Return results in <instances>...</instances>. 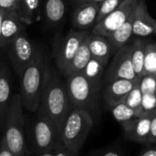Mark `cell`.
<instances>
[{
  "instance_id": "9",
  "label": "cell",
  "mask_w": 156,
  "mask_h": 156,
  "mask_svg": "<svg viewBox=\"0 0 156 156\" xmlns=\"http://www.w3.org/2000/svg\"><path fill=\"white\" fill-rule=\"evenodd\" d=\"M117 79L140 80L132 61V44L127 43L114 53L112 60L105 70L104 81L109 82Z\"/></svg>"
},
{
  "instance_id": "31",
  "label": "cell",
  "mask_w": 156,
  "mask_h": 156,
  "mask_svg": "<svg viewBox=\"0 0 156 156\" xmlns=\"http://www.w3.org/2000/svg\"><path fill=\"white\" fill-rule=\"evenodd\" d=\"M0 156H15L4 135L0 139Z\"/></svg>"
},
{
  "instance_id": "19",
  "label": "cell",
  "mask_w": 156,
  "mask_h": 156,
  "mask_svg": "<svg viewBox=\"0 0 156 156\" xmlns=\"http://www.w3.org/2000/svg\"><path fill=\"white\" fill-rule=\"evenodd\" d=\"M66 10L65 0H44L41 12L46 25L51 29L58 28L65 18Z\"/></svg>"
},
{
  "instance_id": "20",
  "label": "cell",
  "mask_w": 156,
  "mask_h": 156,
  "mask_svg": "<svg viewBox=\"0 0 156 156\" xmlns=\"http://www.w3.org/2000/svg\"><path fill=\"white\" fill-rule=\"evenodd\" d=\"M13 10L25 25H31L41 16L40 0H17Z\"/></svg>"
},
{
  "instance_id": "14",
  "label": "cell",
  "mask_w": 156,
  "mask_h": 156,
  "mask_svg": "<svg viewBox=\"0 0 156 156\" xmlns=\"http://www.w3.org/2000/svg\"><path fill=\"white\" fill-rule=\"evenodd\" d=\"M99 9V3L84 2L78 4L71 17L73 28L80 30H87L90 27L92 28L96 24Z\"/></svg>"
},
{
  "instance_id": "16",
  "label": "cell",
  "mask_w": 156,
  "mask_h": 156,
  "mask_svg": "<svg viewBox=\"0 0 156 156\" xmlns=\"http://www.w3.org/2000/svg\"><path fill=\"white\" fill-rule=\"evenodd\" d=\"M86 42L90 48L91 57L98 59L107 67L111 57L113 56V48L108 37L90 32L86 37Z\"/></svg>"
},
{
  "instance_id": "17",
  "label": "cell",
  "mask_w": 156,
  "mask_h": 156,
  "mask_svg": "<svg viewBox=\"0 0 156 156\" xmlns=\"http://www.w3.org/2000/svg\"><path fill=\"white\" fill-rule=\"evenodd\" d=\"M139 85L143 92L141 115H153L156 112V75H144Z\"/></svg>"
},
{
  "instance_id": "30",
  "label": "cell",
  "mask_w": 156,
  "mask_h": 156,
  "mask_svg": "<svg viewBox=\"0 0 156 156\" xmlns=\"http://www.w3.org/2000/svg\"><path fill=\"white\" fill-rule=\"evenodd\" d=\"M138 154L139 156H156V144L147 143L143 144V148Z\"/></svg>"
},
{
  "instance_id": "29",
  "label": "cell",
  "mask_w": 156,
  "mask_h": 156,
  "mask_svg": "<svg viewBox=\"0 0 156 156\" xmlns=\"http://www.w3.org/2000/svg\"><path fill=\"white\" fill-rule=\"evenodd\" d=\"M123 1L124 0H103L100 4V9H99L96 23L101 20L104 16H106L115 8H117Z\"/></svg>"
},
{
  "instance_id": "26",
  "label": "cell",
  "mask_w": 156,
  "mask_h": 156,
  "mask_svg": "<svg viewBox=\"0 0 156 156\" xmlns=\"http://www.w3.org/2000/svg\"><path fill=\"white\" fill-rule=\"evenodd\" d=\"M146 74L156 75V42L149 39L146 44L144 66V75Z\"/></svg>"
},
{
  "instance_id": "37",
  "label": "cell",
  "mask_w": 156,
  "mask_h": 156,
  "mask_svg": "<svg viewBox=\"0 0 156 156\" xmlns=\"http://www.w3.org/2000/svg\"><path fill=\"white\" fill-rule=\"evenodd\" d=\"M154 35L156 36V22H155V27H154Z\"/></svg>"
},
{
  "instance_id": "28",
  "label": "cell",
  "mask_w": 156,
  "mask_h": 156,
  "mask_svg": "<svg viewBox=\"0 0 156 156\" xmlns=\"http://www.w3.org/2000/svg\"><path fill=\"white\" fill-rule=\"evenodd\" d=\"M90 154L91 156H123L125 155V151L120 144H113L100 149H95Z\"/></svg>"
},
{
  "instance_id": "32",
  "label": "cell",
  "mask_w": 156,
  "mask_h": 156,
  "mask_svg": "<svg viewBox=\"0 0 156 156\" xmlns=\"http://www.w3.org/2000/svg\"><path fill=\"white\" fill-rule=\"evenodd\" d=\"M149 143L156 144V112L152 115L151 120V133H150V140Z\"/></svg>"
},
{
  "instance_id": "1",
  "label": "cell",
  "mask_w": 156,
  "mask_h": 156,
  "mask_svg": "<svg viewBox=\"0 0 156 156\" xmlns=\"http://www.w3.org/2000/svg\"><path fill=\"white\" fill-rule=\"evenodd\" d=\"M72 108L66 82L61 80L57 69L48 63L37 110L48 116L61 132L63 122Z\"/></svg>"
},
{
  "instance_id": "13",
  "label": "cell",
  "mask_w": 156,
  "mask_h": 156,
  "mask_svg": "<svg viewBox=\"0 0 156 156\" xmlns=\"http://www.w3.org/2000/svg\"><path fill=\"white\" fill-rule=\"evenodd\" d=\"M152 115H139L131 122L122 126L124 138L128 141L147 144L150 140Z\"/></svg>"
},
{
  "instance_id": "18",
  "label": "cell",
  "mask_w": 156,
  "mask_h": 156,
  "mask_svg": "<svg viewBox=\"0 0 156 156\" xmlns=\"http://www.w3.org/2000/svg\"><path fill=\"white\" fill-rule=\"evenodd\" d=\"M25 24L19 19L16 12L12 10L5 11L0 36V48H5V47L22 32L23 26Z\"/></svg>"
},
{
  "instance_id": "22",
  "label": "cell",
  "mask_w": 156,
  "mask_h": 156,
  "mask_svg": "<svg viewBox=\"0 0 156 156\" xmlns=\"http://www.w3.org/2000/svg\"><path fill=\"white\" fill-rule=\"evenodd\" d=\"M90 58H91V54H90V48L88 47V44L86 42V39H85L83 41V43L80 45V48L78 49L77 53L73 57V58L70 61V63L69 64V66L63 72L62 76L64 78H67L71 75L81 72Z\"/></svg>"
},
{
  "instance_id": "12",
  "label": "cell",
  "mask_w": 156,
  "mask_h": 156,
  "mask_svg": "<svg viewBox=\"0 0 156 156\" xmlns=\"http://www.w3.org/2000/svg\"><path fill=\"white\" fill-rule=\"evenodd\" d=\"M133 33L136 37H148L154 32L156 20L148 10L146 0H139L133 12Z\"/></svg>"
},
{
  "instance_id": "5",
  "label": "cell",
  "mask_w": 156,
  "mask_h": 156,
  "mask_svg": "<svg viewBox=\"0 0 156 156\" xmlns=\"http://www.w3.org/2000/svg\"><path fill=\"white\" fill-rule=\"evenodd\" d=\"M93 125L94 120L88 112L77 107L70 110L63 122L60 138L71 156L79 154Z\"/></svg>"
},
{
  "instance_id": "23",
  "label": "cell",
  "mask_w": 156,
  "mask_h": 156,
  "mask_svg": "<svg viewBox=\"0 0 156 156\" xmlns=\"http://www.w3.org/2000/svg\"><path fill=\"white\" fill-rule=\"evenodd\" d=\"M148 39L146 37H136L132 41V61L137 77L141 80L144 75V66L145 58V48Z\"/></svg>"
},
{
  "instance_id": "10",
  "label": "cell",
  "mask_w": 156,
  "mask_h": 156,
  "mask_svg": "<svg viewBox=\"0 0 156 156\" xmlns=\"http://www.w3.org/2000/svg\"><path fill=\"white\" fill-rule=\"evenodd\" d=\"M139 0H124L117 8L97 22L91 32L107 37L120 27L132 15Z\"/></svg>"
},
{
  "instance_id": "36",
  "label": "cell",
  "mask_w": 156,
  "mask_h": 156,
  "mask_svg": "<svg viewBox=\"0 0 156 156\" xmlns=\"http://www.w3.org/2000/svg\"><path fill=\"white\" fill-rule=\"evenodd\" d=\"M4 50H5L4 48H0V57L3 55V52H4Z\"/></svg>"
},
{
  "instance_id": "11",
  "label": "cell",
  "mask_w": 156,
  "mask_h": 156,
  "mask_svg": "<svg viewBox=\"0 0 156 156\" xmlns=\"http://www.w3.org/2000/svg\"><path fill=\"white\" fill-rule=\"evenodd\" d=\"M140 80L117 79L106 82L101 90V99L107 109L122 101Z\"/></svg>"
},
{
  "instance_id": "21",
  "label": "cell",
  "mask_w": 156,
  "mask_h": 156,
  "mask_svg": "<svg viewBox=\"0 0 156 156\" xmlns=\"http://www.w3.org/2000/svg\"><path fill=\"white\" fill-rule=\"evenodd\" d=\"M133 13L130 16V17L116 30H114L112 33L107 36L108 39L110 40L112 48H113V55L116 53L121 48H122L124 45L129 43L131 40L133 33Z\"/></svg>"
},
{
  "instance_id": "6",
  "label": "cell",
  "mask_w": 156,
  "mask_h": 156,
  "mask_svg": "<svg viewBox=\"0 0 156 156\" xmlns=\"http://www.w3.org/2000/svg\"><path fill=\"white\" fill-rule=\"evenodd\" d=\"M20 93H15L10 101L5 124L4 136L15 156L29 154L26 137V118Z\"/></svg>"
},
{
  "instance_id": "15",
  "label": "cell",
  "mask_w": 156,
  "mask_h": 156,
  "mask_svg": "<svg viewBox=\"0 0 156 156\" xmlns=\"http://www.w3.org/2000/svg\"><path fill=\"white\" fill-rule=\"evenodd\" d=\"M11 72L9 65L3 57H0V123L4 128L6 112L12 99Z\"/></svg>"
},
{
  "instance_id": "7",
  "label": "cell",
  "mask_w": 156,
  "mask_h": 156,
  "mask_svg": "<svg viewBox=\"0 0 156 156\" xmlns=\"http://www.w3.org/2000/svg\"><path fill=\"white\" fill-rule=\"evenodd\" d=\"M89 34L88 30L76 28L70 29L65 35L60 33L56 34L52 43V55L61 75Z\"/></svg>"
},
{
  "instance_id": "24",
  "label": "cell",
  "mask_w": 156,
  "mask_h": 156,
  "mask_svg": "<svg viewBox=\"0 0 156 156\" xmlns=\"http://www.w3.org/2000/svg\"><path fill=\"white\" fill-rule=\"evenodd\" d=\"M105 69V65H103L101 61L91 57V58L80 73H82L88 80H90L93 83L104 86Z\"/></svg>"
},
{
  "instance_id": "38",
  "label": "cell",
  "mask_w": 156,
  "mask_h": 156,
  "mask_svg": "<svg viewBox=\"0 0 156 156\" xmlns=\"http://www.w3.org/2000/svg\"><path fill=\"white\" fill-rule=\"evenodd\" d=\"M0 131H1V123H0Z\"/></svg>"
},
{
  "instance_id": "4",
  "label": "cell",
  "mask_w": 156,
  "mask_h": 156,
  "mask_svg": "<svg viewBox=\"0 0 156 156\" xmlns=\"http://www.w3.org/2000/svg\"><path fill=\"white\" fill-rule=\"evenodd\" d=\"M65 79L72 106L85 110L96 121L101 113V98L103 86L93 83L80 72Z\"/></svg>"
},
{
  "instance_id": "25",
  "label": "cell",
  "mask_w": 156,
  "mask_h": 156,
  "mask_svg": "<svg viewBox=\"0 0 156 156\" xmlns=\"http://www.w3.org/2000/svg\"><path fill=\"white\" fill-rule=\"evenodd\" d=\"M108 110L111 112L113 118L122 126L125 125L126 123L131 122L133 119H134L135 117L140 115V113L136 110L131 108L130 106H128L127 104H125L122 101H120V102L114 104L113 106L110 107Z\"/></svg>"
},
{
  "instance_id": "34",
  "label": "cell",
  "mask_w": 156,
  "mask_h": 156,
  "mask_svg": "<svg viewBox=\"0 0 156 156\" xmlns=\"http://www.w3.org/2000/svg\"><path fill=\"white\" fill-rule=\"evenodd\" d=\"M73 3H75L76 5L80 4V3H84V2H94V3H99L101 4L103 0H72Z\"/></svg>"
},
{
  "instance_id": "27",
  "label": "cell",
  "mask_w": 156,
  "mask_h": 156,
  "mask_svg": "<svg viewBox=\"0 0 156 156\" xmlns=\"http://www.w3.org/2000/svg\"><path fill=\"white\" fill-rule=\"evenodd\" d=\"M131 108L136 110L141 115V108H142V101H143V92L140 88L139 83H137L132 90L128 92V94L123 98L122 101Z\"/></svg>"
},
{
  "instance_id": "3",
  "label": "cell",
  "mask_w": 156,
  "mask_h": 156,
  "mask_svg": "<svg viewBox=\"0 0 156 156\" xmlns=\"http://www.w3.org/2000/svg\"><path fill=\"white\" fill-rule=\"evenodd\" d=\"M48 65L45 52L40 48L35 59L28 64L21 73L20 95L24 108L34 113L38 109L45 73Z\"/></svg>"
},
{
  "instance_id": "35",
  "label": "cell",
  "mask_w": 156,
  "mask_h": 156,
  "mask_svg": "<svg viewBox=\"0 0 156 156\" xmlns=\"http://www.w3.org/2000/svg\"><path fill=\"white\" fill-rule=\"evenodd\" d=\"M4 13H5V10L0 8V36H1V27H2V20L4 16Z\"/></svg>"
},
{
  "instance_id": "33",
  "label": "cell",
  "mask_w": 156,
  "mask_h": 156,
  "mask_svg": "<svg viewBox=\"0 0 156 156\" xmlns=\"http://www.w3.org/2000/svg\"><path fill=\"white\" fill-rule=\"evenodd\" d=\"M17 0H0V8L7 11V10H12L16 5Z\"/></svg>"
},
{
  "instance_id": "8",
  "label": "cell",
  "mask_w": 156,
  "mask_h": 156,
  "mask_svg": "<svg viewBox=\"0 0 156 156\" xmlns=\"http://www.w3.org/2000/svg\"><path fill=\"white\" fill-rule=\"evenodd\" d=\"M15 72L20 76L26 67L37 56L40 48H37L22 31L5 48Z\"/></svg>"
},
{
  "instance_id": "2",
  "label": "cell",
  "mask_w": 156,
  "mask_h": 156,
  "mask_svg": "<svg viewBox=\"0 0 156 156\" xmlns=\"http://www.w3.org/2000/svg\"><path fill=\"white\" fill-rule=\"evenodd\" d=\"M26 137L29 154L39 156H52L53 149L61 140L54 122L38 110L26 122Z\"/></svg>"
}]
</instances>
